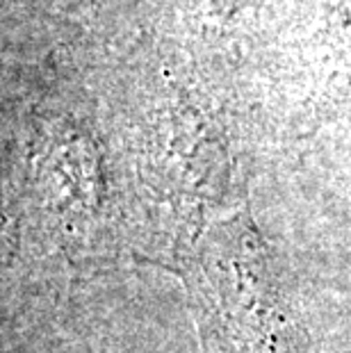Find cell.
I'll return each instance as SVG.
<instances>
[{
  "label": "cell",
  "instance_id": "obj_1",
  "mask_svg": "<svg viewBox=\"0 0 351 353\" xmlns=\"http://www.w3.org/2000/svg\"><path fill=\"white\" fill-rule=\"evenodd\" d=\"M176 276L203 353H308L294 285L249 205L214 221Z\"/></svg>",
  "mask_w": 351,
  "mask_h": 353
},
{
  "label": "cell",
  "instance_id": "obj_2",
  "mask_svg": "<svg viewBox=\"0 0 351 353\" xmlns=\"http://www.w3.org/2000/svg\"><path fill=\"white\" fill-rule=\"evenodd\" d=\"M26 226L41 249L71 265L119 260L130 253L128 214L112 190L96 141L66 128L43 139L26 178Z\"/></svg>",
  "mask_w": 351,
  "mask_h": 353
}]
</instances>
